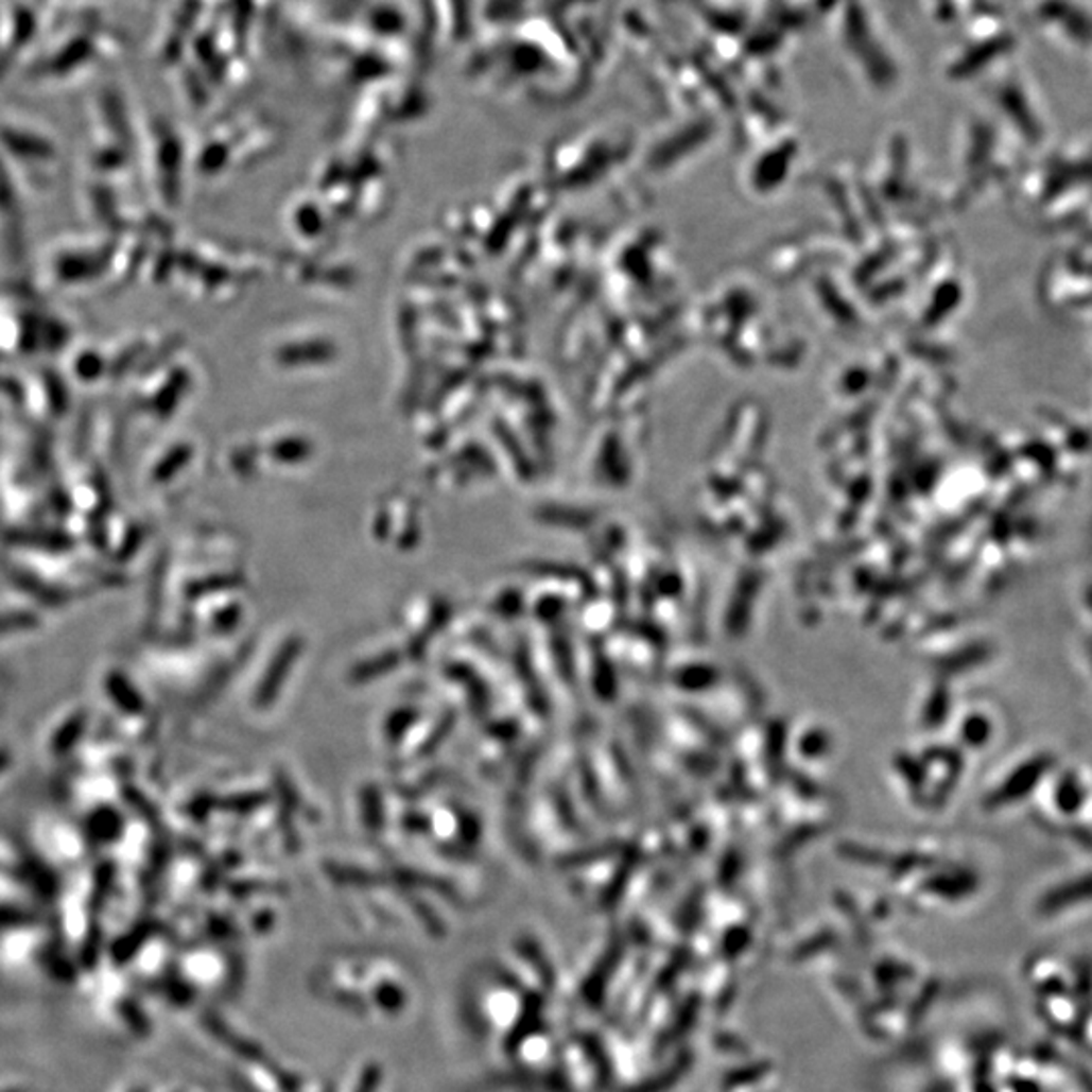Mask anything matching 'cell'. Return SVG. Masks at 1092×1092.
Instances as JSON below:
<instances>
[{"label":"cell","mask_w":1092,"mask_h":1092,"mask_svg":"<svg viewBox=\"0 0 1092 1092\" xmlns=\"http://www.w3.org/2000/svg\"><path fill=\"white\" fill-rule=\"evenodd\" d=\"M1040 1009L1050 1024H1054L1058 1028H1069L1076 1020V1006L1069 1000H1060L1056 995H1048V1000L1040 1004Z\"/></svg>","instance_id":"7a4b0ae2"},{"label":"cell","mask_w":1092,"mask_h":1092,"mask_svg":"<svg viewBox=\"0 0 1092 1092\" xmlns=\"http://www.w3.org/2000/svg\"><path fill=\"white\" fill-rule=\"evenodd\" d=\"M1087 900H1092V877L1072 880L1069 884H1062V886L1050 890L1048 895L1040 900L1038 908L1044 915H1052V913L1071 908V906H1076Z\"/></svg>","instance_id":"6da1fadb"}]
</instances>
